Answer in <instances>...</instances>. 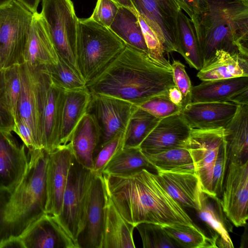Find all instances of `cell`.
Listing matches in <instances>:
<instances>
[{
	"mask_svg": "<svg viewBox=\"0 0 248 248\" xmlns=\"http://www.w3.org/2000/svg\"><path fill=\"white\" fill-rule=\"evenodd\" d=\"M120 6L127 7L132 10L135 9L130 0H112Z\"/></svg>",
	"mask_w": 248,
	"mask_h": 248,
	"instance_id": "cell-51",
	"label": "cell"
},
{
	"mask_svg": "<svg viewBox=\"0 0 248 248\" xmlns=\"http://www.w3.org/2000/svg\"><path fill=\"white\" fill-rule=\"evenodd\" d=\"M197 212L210 232H213L211 237L216 240L217 248H234L230 236L233 225L223 210L220 198L202 191Z\"/></svg>",
	"mask_w": 248,
	"mask_h": 248,
	"instance_id": "cell-25",
	"label": "cell"
},
{
	"mask_svg": "<svg viewBox=\"0 0 248 248\" xmlns=\"http://www.w3.org/2000/svg\"><path fill=\"white\" fill-rule=\"evenodd\" d=\"M106 200L102 174L94 173L90 190L85 225L78 240L80 248H101Z\"/></svg>",
	"mask_w": 248,
	"mask_h": 248,
	"instance_id": "cell-17",
	"label": "cell"
},
{
	"mask_svg": "<svg viewBox=\"0 0 248 248\" xmlns=\"http://www.w3.org/2000/svg\"><path fill=\"white\" fill-rule=\"evenodd\" d=\"M44 67L54 83L64 91L86 88L87 83L82 76L59 58L57 64Z\"/></svg>",
	"mask_w": 248,
	"mask_h": 248,
	"instance_id": "cell-36",
	"label": "cell"
},
{
	"mask_svg": "<svg viewBox=\"0 0 248 248\" xmlns=\"http://www.w3.org/2000/svg\"><path fill=\"white\" fill-rule=\"evenodd\" d=\"M15 124L7 93L4 69L0 68V130L13 132Z\"/></svg>",
	"mask_w": 248,
	"mask_h": 248,
	"instance_id": "cell-42",
	"label": "cell"
},
{
	"mask_svg": "<svg viewBox=\"0 0 248 248\" xmlns=\"http://www.w3.org/2000/svg\"><path fill=\"white\" fill-rule=\"evenodd\" d=\"M144 155L156 170L195 173L192 158L185 148H174Z\"/></svg>",
	"mask_w": 248,
	"mask_h": 248,
	"instance_id": "cell-31",
	"label": "cell"
},
{
	"mask_svg": "<svg viewBox=\"0 0 248 248\" xmlns=\"http://www.w3.org/2000/svg\"><path fill=\"white\" fill-rule=\"evenodd\" d=\"M25 248H79L55 217L46 213L20 237Z\"/></svg>",
	"mask_w": 248,
	"mask_h": 248,
	"instance_id": "cell-19",
	"label": "cell"
},
{
	"mask_svg": "<svg viewBox=\"0 0 248 248\" xmlns=\"http://www.w3.org/2000/svg\"><path fill=\"white\" fill-rule=\"evenodd\" d=\"M33 13L17 0L0 6V68L24 62Z\"/></svg>",
	"mask_w": 248,
	"mask_h": 248,
	"instance_id": "cell-6",
	"label": "cell"
},
{
	"mask_svg": "<svg viewBox=\"0 0 248 248\" xmlns=\"http://www.w3.org/2000/svg\"><path fill=\"white\" fill-rule=\"evenodd\" d=\"M221 202L227 217L235 227L246 225L248 218V161L229 162Z\"/></svg>",
	"mask_w": 248,
	"mask_h": 248,
	"instance_id": "cell-13",
	"label": "cell"
},
{
	"mask_svg": "<svg viewBox=\"0 0 248 248\" xmlns=\"http://www.w3.org/2000/svg\"><path fill=\"white\" fill-rule=\"evenodd\" d=\"M179 17L181 38L180 55L189 66L199 71L202 67V61L190 19L182 10L179 12Z\"/></svg>",
	"mask_w": 248,
	"mask_h": 248,
	"instance_id": "cell-35",
	"label": "cell"
},
{
	"mask_svg": "<svg viewBox=\"0 0 248 248\" xmlns=\"http://www.w3.org/2000/svg\"><path fill=\"white\" fill-rule=\"evenodd\" d=\"M4 70L7 93L15 121L21 90L19 65H14Z\"/></svg>",
	"mask_w": 248,
	"mask_h": 248,
	"instance_id": "cell-43",
	"label": "cell"
},
{
	"mask_svg": "<svg viewBox=\"0 0 248 248\" xmlns=\"http://www.w3.org/2000/svg\"><path fill=\"white\" fill-rule=\"evenodd\" d=\"M24 61L33 67L57 64L59 58L40 13H33Z\"/></svg>",
	"mask_w": 248,
	"mask_h": 248,
	"instance_id": "cell-22",
	"label": "cell"
},
{
	"mask_svg": "<svg viewBox=\"0 0 248 248\" xmlns=\"http://www.w3.org/2000/svg\"><path fill=\"white\" fill-rule=\"evenodd\" d=\"M29 164L18 184L0 191V242L20 237L46 213V169L48 153L43 149L28 151Z\"/></svg>",
	"mask_w": 248,
	"mask_h": 248,
	"instance_id": "cell-4",
	"label": "cell"
},
{
	"mask_svg": "<svg viewBox=\"0 0 248 248\" xmlns=\"http://www.w3.org/2000/svg\"><path fill=\"white\" fill-rule=\"evenodd\" d=\"M124 133L119 134L97 149L93 156V172L101 174L110 159L123 149Z\"/></svg>",
	"mask_w": 248,
	"mask_h": 248,
	"instance_id": "cell-39",
	"label": "cell"
},
{
	"mask_svg": "<svg viewBox=\"0 0 248 248\" xmlns=\"http://www.w3.org/2000/svg\"><path fill=\"white\" fill-rule=\"evenodd\" d=\"M25 147L11 132L0 130V191L13 189L23 178L29 164Z\"/></svg>",
	"mask_w": 248,
	"mask_h": 248,
	"instance_id": "cell-16",
	"label": "cell"
},
{
	"mask_svg": "<svg viewBox=\"0 0 248 248\" xmlns=\"http://www.w3.org/2000/svg\"><path fill=\"white\" fill-rule=\"evenodd\" d=\"M171 69L164 67L139 50L125 45L112 62L88 82L90 93L110 96L139 106L174 86Z\"/></svg>",
	"mask_w": 248,
	"mask_h": 248,
	"instance_id": "cell-2",
	"label": "cell"
},
{
	"mask_svg": "<svg viewBox=\"0 0 248 248\" xmlns=\"http://www.w3.org/2000/svg\"><path fill=\"white\" fill-rule=\"evenodd\" d=\"M10 0H0V6L9 1Z\"/></svg>",
	"mask_w": 248,
	"mask_h": 248,
	"instance_id": "cell-52",
	"label": "cell"
},
{
	"mask_svg": "<svg viewBox=\"0 0 248 248\" xmlns=\"http://www.w3.org/2000/svg\"><path fill=\"white\" fill-rule=\"evenodd\" d=\"M162 227L178 248H217L216 240L206 236L198 226L181 225Z\"/></svg>",
	"mask_w": 248,
	"mask_h": 248,
	"instance_id": "cell-34",
	"label": "cell"
},
{
	"mask_svg": "<svg viewBox=\"0 0 248 248\" xmlns=\"http://www.w3.org/2000/svg\"><path fill=\"white\" fill-rule=\"evenodd\" d=\"M135 228L140 236L144 248H176L175 242L168 235L162 226L142 223Z\"/></svg>",
	"mask_w": 248,
	"mask_h": 248,
	"instance_id": "cell-37",
	"label": "cell"
},
{
	"mask_svg": "<svg viewBox=\"0 0 248 248\" xmlns=\"http://www.w3.org/2000/svg\"><path fill=\"white\" fill-rule=\"evenodd\" d=\"M171 67L173 82L182 94L183 109L186 105L191 103L193 86L185 65L179 61L174 60Z\"/></svg>",
	"mask_w": 248,
	"mask_h": 248,
	"instance_id": "cell-41",
	"label": "cell"
},
{
	"mask_svg": "<svg viewBox=\"0 0 248 248\" xmlns=\"http://www.w3.org/2000/svg\"><path fill=\"white\" fill-rule=\"evenodd\" d=\"M102 174L107 194L123 218L135 227L142 223L198 226L149 170L123 175Z\"/></svg>",
	"mask_w": 248,
	"mask_h": 248,
	"instance_id": "cell-1",
	"label": "cell"
},
{
	"mask_svg": "<svg viewBox=\"0 0 248 248\" xmlns=\"http://www.w3.org/2000/svg\"><path fill=\"white\" fill-rule=\"evenodd\" d=\"M40 14L58 58L80 74L75 58L78 18L73 2L71 0H42Z\"/></svg>",
	"mask_w": 248,
	"mask_h": 248,
	"instance_id": "cell-8",
	"label": "cell"
},
{
	"mask_svg": "<svg viewBox=\"0 0 248 248\" xmlns=\"http://www.w3.org/2000/svg\"><path fill=\"white\" fill-rule=\"evenodd\" d=\"M225 143L224 128L191 129L184 148L189 152L202 191L213 195L212 173L220 149Z\"/></svg>",
	"mask_w": 248,
	"mask_h": 248,
	"instance_id": "cell-11",
	"label": "cell"
},
{
	"mask_svg": "<svg viewBox=\"0 0 248 248\" xmlns=\"http://www.w3.org/2000/svg\"><path fill=\"white\" fill-rule=\"evenodd\" d=\"M168 96L170 101L182 108V96L181 93L175 86L170 88Z\"/></svg>",
	"mask_w": 248,
	"mask_h": 248,
	"instance_id": "cell-49",
	"label": "cell"
},
{
	"mask_svg": "<svg viewBox=\"0 0 248 248\" xmlns=\"http://www.w3.org/2000/svg\"><path fill=\"white\" fill-rule=\"evenodd\" d=\"M0 248H25L20 237H12L0 242Z\"/></svg>",
	"mask_w": 248,
	"mask_h": 248,
	"instance_id": "cell-48",
	"label": "cell"
},
{
	"mask_svg": "<svg viewBox=\"0 0 248 248\" xmlns=\"http://www.w3.org/2000/svg\"><path fill=\"white\" fill-rule=\"evenodd\" d=\"M135 228L123 218L106 193L101 248H136Z\"/></svg>",
	"mask_w": 248,
	"mask_h": 248,
	"instance_id": "cell-27",
	"label": "cell"
},
{
	"mask_svg": "<svg viewBox=\"0 0 248 248\" xmlns=\"http://www.w3.org/2000/svg\"><path fill=\"white\" fill-rule=\"evenodd\" d=\"M138 107L161 119L180 113L182 109L170 101L168 93L156 95Z\"/></svg>",
	"mask_w": 248,
	"mask_h": 248,
	"instance_id": "cell-40",
	"label": "cell"
},
{
	"mask_svg": "<svg viewBox=\"0 0 248 248\" xmlns=\"http://www.w3.org/2000/svg\"><path fill=\"white\" fill-rule=\"evenodd\" d=\"M119 6L112 0H97L93 13L90 17L109 28L117 15Z\"/></svg>",
	"mask_w": 248,
	"mask_h": 248,
	"instance_id": "cell-45",
	"label": "cell"
},
{
	"mask_svg": "<svg viewBox=\"0 0 248 248\" xmlns=\"http://www.w3.org/2000/svg\"><path fill=\"white\" fill-rule=\"evenodd\" d=\"M125 46L109 28L90 17L78 18L75 58L78 71L87 83L100 75Z\"/></svg>",
	"mask_w": 248,
	"mask_h": 248,
	"instance_id": "cell-5",
	"label": "cell"
},
{
	"mask_svg": "<svg viewBox=\"0 0 248 248\" xmlns=\"http://www.w3.org/2000/svg\"><path fill=\"white\" fill-rule=\"evenodd\" d=\"M228 163L248 161V104L238 105L235 114L224 128Z\"/></svg>",
	"mask_w": 248,
	"mask_h": 248,
	"instance_id": "cell-29",
	"label": "cell"
},
{
	"mask_svg": "<svg viewBox=\"0 0 248 248\" xmlns=\"http://www.w3.org/2000/svg\"><path fill=\"white\" fill-rule=\"evenodd\" d=\"M94 173L75 159L69 172L60 214L55 217L69 236L78 245L86 222L90 190Z\"/></svg>",
	"mask_w": 248,
	"mask_h": 248,
	"instance_id": "cell-9",
	"label": "cell"
},
{
	"mask_svg": "<svg viewBox=\"0 0 248 248\" xmlns=\"http://www.w3.org/2000/svg\"><path fill=\"white\" fill-rule=\"evenodd\" d=\"M151 168L153 167L139 147L125 148L110 159L102 174L123 175Z\"/></svg>",
	"mask_w": 248,
	"mask_h": 248,
	"instance_id": "cell-32",
	"label": "cell"
},
{
	"mask_svg": "<svg viewBox=\"0 0 248 248\" xmlns=\"http://www.w3.org/2000/svg\"><path fill=\"white\" fill-rule=\"evenodd\" d=\"M138 18L148 48L149 57L158 64L171 69V64L165 57L166 54L163 46L157 35L138 13Z\"/></svg>",
	"mask_w": 248,
	"mask_h": 248,
	"instance_id": "cell-38",
	"label": "cell"
},
{
	"mask_svg": "<svg viewBox=\"0 0 248 248\" xmlns=\"http://www.w3.org/2000/svg\"><path fill=\"white\" fill-rule=\"evenodd\" d=\"M13 132L20 137L29 151L38 149L30 128L21 119L18 118L16 119Z\"/></svg>",
	"mask_w": 248,
	"mask_h": 248,
	"instance_id": "cell-46",
	"label": "cell"
},
{
	"mask_svg": "<svg viewBox=\"0 0 248 248\" xmlns=\"http://www.w3.org/2000/svg\"><path fill=\"white\" fill-rule=\"evenodd\" d=\"M190 21L202 67L217 50L248 58V0H198Z\"/></svg>",
	"mask_w": 248,
	"mask_h": 248,
	"instance_id": "cell-3",
	"label": "cell"
},
{
	"mask_svg": "<svg viewBox=\"0 0 248 248\" xmlns=\"http://www.w3.org/2000/svg\"><path fill=\"white\" fill-rule=\"evenodd\" d=\"M100 139L101 131L95 119L87 112L76 127L69 143L76 161L92 171Z\"/></svg>",
	"mask_w": 248,
	"mask_h": 248,
	"instance_id": "cell-24",
	"label": "cell"
},
{
	"mask_svg": "<svg viewBox=\"0 0 248 248\" xmlns=\"http://www.w3.org/2000/svg\"><path fill=\"white\" fill-rule=\"evenodd\" d=\"M228 166L226 143L220 149L212 173V192L214 196H221Z\"/></svg>",
	"mask_w": 248,
	"mask_h": 248,
	"instance_id": "cell-44",
	"label": "cell"
},
{
	"mask_svg": "<svg viewBox=\"0 0 248 248\" xmlns=\"http://www.w3.org/2000/svg\"><path fill=\"white\" fill-rule=\"evenodd\" d=\"M181 9L191 19L198 0H176Z\"/></svg>",
	"mask_w": 248,
	"mask_h": 248,
	"instance_id": "cell-47",
	"label": "cell"
},
{
	"mask_svg": "<svg viewBox=\"0 0 248 248\" xmlns=\"http://www.w3.org/2000/svg\"><path fill=\"white\" fill-rule=\"evenodd\" d=\"M157 35L165 54L181 52L179 12L176 0H130Z\"/></svg>",
	"mask_w": 248,
	"mask_h": 248,
	"instance_id": "cell-10",
	"label": "cell"
},
{
	"mask_svg": "<svg viewBox=\"0 0 248 248\" xmlns=\"http://www.w3.org/2000/svg\"><path fill=\"white\" fill-rule=\"evenodd\" d=\"M91 96L86 88L65 91L61 111L59 147L70 143L76 127L87 112Z\"/></svg>",
	"mask_w": 248,
	"mask_h": 248,
	"instance_id": "cell-26",
	"label": "cell"
},
{
	"mask_svg": "<svg viewBox=\"0 0 248 248\" xmlns=\"http://www.w3.org/2000/svg\"><path fill=\"white\" fill-rule=\"evenodd\" d=\"M75 160L69 143L48 153L46 169V213L58 217L61 213L70 169Z\"/></svg>",
	"mask_w": 248,
	"mask_h": 248,
	"instance_id": "cell-14",
	"label": "cell"
},
{
	"mask_svg": "<svg viewBox=\"0 0 248 248\" xmlns=\"http://www.w3.org/2000/svg\"><path fill=\"white\" fill-rule=\"evenodd\" d=\"M28 8L31 12H37V8L40 0H17Z\"/></svg>",
	"mask_w": 248,
	"mask_h": 248,
	"instance_id": "cell-50",
	"label": "cell"
},
{
	"mask_svg": "<svg viewBox=\"0 0 248 248\" xmlns=\"http://www.w3.org/2000/svg\"><path fill=\"white\" fill-rule=\"evenodd\" d=\"M21 90L16 118L23 121L30 128L38 149H43L38 109L34 87L32 66L24 62L19 65Z\"/></svg>",
	"mask_w": 248,
	"mask_h": 248,
	"instance_id": "cell-23",
	"label": "cell"
},
{
	"mask_svg": "<svg viewBox=\"0 0 248 248\" xmlns=\"http://www.w3.org/2000/svg\"><path fill=\"white\" fill-rule=\"evenodd\" d=\"M191 128L180 113L161 119L140 144L144 155L174 148H184Z\"/></svg>",
	"mask_w": 248,
	"mask_h": 248,
	"instance_id": "cell-15",
	"label": "cell"
},
{
	"mask_svg": "<svg viewBox=\"0 0 248 248\" xmlns=\"http://www.w3.org/2000/svg\"><path fill=\"white\" fill-rule=\"evenodd\" d=\"M156 177L168 193L183 207L198 211L202 192L195 173L156 170Z\"/></svg>",
	"mask_w": 248,
	"mask_h": 248,
	"instance_id": "cell-21",
	"label": "cell"
},
{
	"mask_svg": "<svg viewBox=\"0 0 248 248\" xmlns=\"http://www.w3.org/2000/svg\"><path fill=\"white\" fill-rule=\"evenodd\" d=\"M32 69L43 149L49 153L59 147L65 91L54 83L44 66H32Z\"/></svg>",
	"mask_w": 248,
	"mask_h": 248,
	"instance_id": "cell-7",
	"label": "cell"
},
{
	"mask_svg": "<svg viewBox=\"0 0 248 248\" xmlns=\"http://www.w3.org/2000/svg\"><path fill=\"white\" fill-rule=\"evenodd\" d=\"M91 95L87 113L94 117L101 131L100 141L96 151L117 135L124 133L137 106L110 96L93 93Z\"/></svg>",
	"mask_w": 248,
	"mask_h": 248,
	"instance_id": "cell-12",
	"label": "cell"
},
{
	"mask_svg": "<svg viewBox=\"0 0 248 248\" xmlns=\"http://www.w3.org/2000/svg\"><path fill=\"white\" fill-rule=\"evenodd\" d=\"M248 60L238 53L217 50L197 76L202 81L248 77Z\"/></svg>",
	"mask_w": 248,
	"mask_h": 248,
	"instance_id": "cell-28",
	"label": "cell"
},
{
	"mask_svg": "<svg viewBox=\"0 0 248 248\" xmlns=\"http://www.w3.org/2000/svg\"><path fill=\"white\" fill-rule=\"evenodd\" d=\"M191 102L248 104V77L202 81L192 87Z\"/></svg>",
	"mask_w": 248,
	"mask_h": 248,
	"instance_id": "cell-18",
	"label": "cell"
},
{
	"mask_svg": "<svg viewBox=\"0 0 248 248\" xmlns=\"http://www.w3.org/2000/svg\"><path fill=\"white\" fill-rule=\"evenodd\" d=\"M237 108V105L230 102H191L180 113L191 129L224 128Z\"/></svg>",
	"mask_w": 248,
	"mask_h": 248,
	"instance_id": "cell-20",
	"label": "cell"
},
{
	"mask_svg": "<svg viewBox=\"0 0 248 248\" xmlns=\"http://www.w3.org/2000/svg\"><path fill=\"white\" fill-rule=\"evenodd\" d=\"M160 120L137 106L126 126L123 148L139 147Z\"/></svg>",
	"mask_w": 248,
	"mask_h": 248,
	"instance_id": "cell-33",
	"label": "cell"
},
{
	"mask_svg": "<svg viewBox=\"0 0 248 248\" xmlns=\"http://www.w3.org/2000/svg\"><path fill=\"white\" fill-rule=\"evenodd\" d=\"M109 28L125 45L149 55L136 9L132 10L120 6L117 15Z\"/></svg>",
	"mask_w": 248,
	"mask_h": 248,
	"instance_id": "cell-30",
	"label": "cell"
}]
</instances>
